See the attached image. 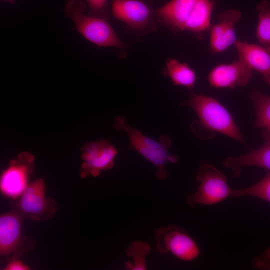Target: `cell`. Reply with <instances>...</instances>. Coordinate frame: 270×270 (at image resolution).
Instances as JSON below:
<instances>
[{
  "mask_svg": "<svg viewBox=\"0 0 270 270\" xmlns=\"http://www.w3.org/2000/svg\"><path fill=\"white\" fill-rule=\"evenodd\" d=\"M114 128L125 132L131 148L155 166L156 178L158 180H164L169 176V172L166 168V163H176L178 158L176 154L169 152L172 142L168 136L162 135L158 140H156L130 126L121 115L115 118Z\"/></svg>",
  "mask_w": 270,
  "mask_h": 270,
  "instance_id": "1",
  "label": "cell"
},
{
  "mask_svg": "<svg viewBox=\"0 0 270 270\" xmlns=\"http://www.w3.org/2000/svg\"><path fill=\"white\" fill-rule=\"evenodd\" d=\"M182 105L190 108L196 112L204 129L220 133L246 145L232 116L216 99L192 93L188 100Z\"/></svg>",
  "mask_w": 270,
  "mask_h": 270,
  "instance_id": "2",
  "label": "cell"
},
{
  "mask_svg": "<svg viewBox=\"0 0 270 270\" xmlns=\"http://www.w3.org/2000/svg\"><path fill=\"white\" fill-rule=\"evenodd\" d=\"M156 12L158 21L164 26L195 32L204 30L209 18L206 0H171Z\"/></svg>",
  "mask_w": 270,
  "mask_h": 270,
  "instance_id": "3",
  "label": "cell"
},
{
  "mask_svg": "<svg viewBox=\"0 0 270 270\" xmlns=\"http://www.w3.org/2000/svg\"><path fill=\"white\" fill-rule=\"evenodd\" d=\"M86 2L84 0H68L64 14L72 20L74 30L90 42L102 47L122 49L126 44L118 37L107 20L84 14Z\"/></svg>",
  "mask_w": 270,
  "mask_h": 270,
  "instance_id": "4",
  "label": "cell"
},
{
  "mask_svg": "<svg viewBox=\"0 0 270 270\" xmlns=\"http://www.w3.org/2000/svg\"><path fill=\"white\" fill-rule=\"evenodd\" d=\"M196 179L200 182L198 187L186 198V204L192 208L197 204H214L232 196L233 190L228 186L226 176L212 164H202Z\"/></svg>",
  "mask_w": 270,
  "mask_h": 270,
  "instance_id": "5",
  "label": "cell"
},
{
  "mask_svg": "<svg viewBox=\"0 0 270 270\" xmlns=\"http://www.w3.org/2000/svg\"><path fill=\"white\" fill-rule=\"evenodd\" d=\"M12 210L24 219L43 221L52 218L58 208L56 201L45 196L44 180L37 178L29 184L24 192L10 204Z\"/></svg>",
  "mask_w": 270,
  "mask_h": 270,
  "instance_id": "6",
  "label": "cell"
},
{
  "mask_svg": "<svg viewBox=\"0 0 270 270\" xmlns=\"http://www.w3.org/2000/svg\"><path fill=\"white\" fill-rule=\"evenodd\" d=\"M111 13L134 32L144 34L156 30V12L145 0H114Z\"/></svg>",
  "mask_w": 270,
  "mask_h": 270,
  "instance_id": "7",
  "label": "cell"
},
{
  "mask_svg": "<svg viewBox=\"0 0 270 270\" xmlns=\"http://www.w3.org/2000/svg\"><path fill=\"white\" fill-rule=\"evenodd\" d=\"M23 220L20 214L12 210L0 214V256L11 255L12 258H18L35 247L36 243L33 238L22 235Z\"/></svg>",
  "mask_w": 270,
  "mask_h": 270,
  "instance_id": "8",
  "label": "cell"
},
{
  "mask_svg": "<svg viewBox=\"0 0 270 270\" xmlns=\"http://www.w3.org/2000/svg\"><path fill=\"white\" fill-rule=\"evenodd\" d=\"M156 250L161 254L170 252L178 258L191 261L199 256L200 250L187 232L176 226L157 229L154 233Z\"/></svg>",
  "mask_w": 270,
  "mask_h": 270,
  "instance_id": "9",
  "label": "cell"
},
{
  "mask_svg": "<svg viewBox=\"0 0 270 270\" xmlns=\"http://www.w3.org/2000/svg\"><path fill=\"white\" fill-rule=\"evenodd\" d=\"M34 156L28 152H20L10 162L2 174L0 189L5 196L16 199L24 192L34 168Z\"/></svg>",
  "mask_w": 270,
  "mask_h": 270,
  "instance_id": "10",
  "label": "cell"
},
{
  "mask_svg": "<svg viewBox=\"0 0 270 270\" xmlns=\"http://www.w3.org/2000/svg\"><path fill=\"white\" fill-rule=\"evenodd\" d=\"M81 150L83 162L80 174L82 178L98 176L101 171L111 169L118 152L114 146L104 139L86 143Z\"/></svg>",
  "mask_w": 270,
  "mask_h": 270,
  "instance_id": "11",
  "label": "cell"
},
{
  "mask_svg": "<svg viewBox=\"0 0 270 270\" xmlns=\"http://www.w3.org/2000/svg\"><path fill=\"white\" fill-rule=\"evenodd\" d=\"M252 76V70L238 59L228 64H222L210 72L208 80L211 86L234 89L246 86Z\"/></svg>",
  "mask_w": 270,
  "mask_h": 270,
  "instance_id": "12",
  "label": "cell"
},
{
  "mask_svg": "<svg viewBox=\"0 0 270 270\" xmlns=\"http://www.w3.org/2000/svg\"><path fill=\"white\" fill-rule=\"evenodd\" d=\"M242 18L241 12L230 9L220 12L218 22L212 25L210 30V47L214 52H222L238 40L235 30L236 24Z\"/></svg>",
  "mask_w": 270,
  "mask_h": 270,
  "instance_id": "13",
  "label": "cell"
},
{
  "mask_svg": "<svg viewBox=\"0 0 270 270\" xmlns=\"http://www.w3.org/2000/svg\"><path fill=\"white\" fill-rule=\"evenodd\" d=\"M261 135L264 140L262 146L242 155L229 156L221 162L222 166L231 169L235 176L244 166H258L270 170V133L264 130Z\"/></svg>",
  "mask_w": 270,
  "mask_h": 270,
  "instance_id": "14",
  "label": "cell"
},
{
  "mask_svg": "<svg viewBox=\"0 0 270 270\" xmlns=\"http://www.w3.org/2000/svg\"><path fill=\"white\" fill-rule=\"evenodd\" d=\"M234 45L238 58L259 72L264 82L270 85V47L238 40Z\"/></svg>",
  "mask_w": 270,
  "mask_h": 270,
  "instance_id": "15",
  "label": "cell"
},
{
  "mask_svg": "<svg viewBox=\"0 0 270 270\" xmlns=\"http://www.w3.org/2000/svg\"><path fill=\"white\" fill-rule=\"evenodd\" d=\"M164 74L168 76L173 84L180 86L192 91L196 80L195 72L186 62L176 59H169L166 64Z\"/></svg>",
  "mask_w": 270,
  "mask_h": 270,
  "instance_id": "16",
  "label": "cell"
},
{
  "mask_svg": "<svg viewBox=\"0 0 270 270\" xmlns=\"http://www.w3.org/2000/svg\"><path fill=\"white\" fill-rule=\"evenodd\" d=\"M256 111L254 126L270 133V96L254 90L250 94Z\"/></svg>",
  "mask_w": 270,
  "mask_h": 270,
  "instance_id": "17",
  "label": "cell"
},
{
  "mask_svg": "<svg viewBox=\"0 0 270 270\" xmlns=\"http://www.w3.org/2000/svg\"><path fill=\"white\" fill-rule=\"evenodd\" d=\"M256 10L258 14L256 37L261 44L270 47V3L262 0L256 6Z\"/></svg>",
  "mask_w": 270,
  "mask_h": 270,
  "instance_id": "18",
  "label": "cell"
},
{
  "mask_svg": "<svg viewBox=\"0 0 270 270\" xmlns=\"http://www.w3.org/2000/svg\"><path fill=\"white\" fill-rule=\"evenodd\" d=\"M150 245L144 242L134 241L132 242L126 250V256L131 258L132 262H126L124 268L130 270H146V258L150 252Z\"/></svg>",
  "mask_w": 270,
  "mask_h": 270,
  "instance_id": "19",
  "label": "cell"
},
{
  "mask_svg": "<svg viewBox=\"0 0 270 270\" xmlns=\"http://www.w3.org/2000/svg\"><path fill=\"white\" fill-rule=\"evenodd\" d=\"M232 197L254 196L270 202V171L259 182L247 188L233 190Z\"/></svg>",
  "mask_w": 270,
  "mask_h": 270,
  "instance_id": "20",
  "label": "cell"
},
{
  "mask_svg": "<svg viewBox=\"0 0 270 270\" xmlns=\"http://www.w3.org/2000/svg\"><path fill=\"white\" fill-rule=\"evenodd\" d=\"M88 6L87 14L107 20L110 17L108 0H85Z\"/></svg>",
  "mask_w": 270,
  "mask_h": 270,
  "instance_id": "21",
  "label": "cell"
},
{
  "mask_svg": "<svg viewBox=\"0 0 270 270\" xmlns=\"http://www.w3.org/2000/svg\"><path fill=\"white\" fill-rule=\"evenodd\" d=\"M30 268L18 258H12L4 270H28Z\"/></svg>",
  "mask_w": 270,
  "mask_h": 270,
  "instance_id": "22",
  "label": "cell"
},
{
  "mask_svg": "<svg viewBox=\"0 0 270 270\" xmlns=\"http://www.w3.org/2000/svg\"><path fill=\"white\" fill-rule=\"evenodd\" d=\"M4 1H6V2H10L12 4H14V3H15V1L16 0H2Z\"/></svg>",
  "mask_w": 270,
  "mask_h": 270,
  "instance_id": "23",
  "label": "cell"
}]
</instances>
